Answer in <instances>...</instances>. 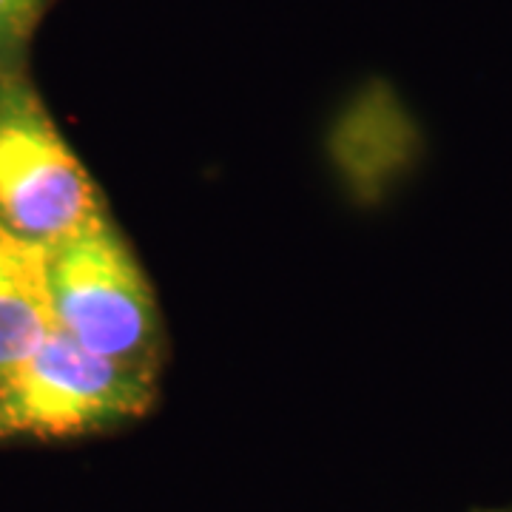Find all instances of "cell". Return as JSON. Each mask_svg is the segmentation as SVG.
Instances as JSON below:
<instances>
[{
	"instance_id": "cell-5",
	"label": "cell",
	"mask_w": 512,
	"mask_h": 512,
	"mask_svg": "<svg viewBox=\"0 0 512 512\" xmlns=\"http://www.w3.org/2000/svg\"><path fill=\"white\" fill-rule=\"evenodd\" d=\"M43 6L46 0H0V63H9L26 46Z\"/></svg>"
},
{
	"instance_id": "cell-4",
	"label": "cell",
	"mask_w": 512,
	"mask_h": 512,
	"mask_svg": "<svg viewBox=\"0 0 512 512\" xmlns=\"http://www.w3.org/2000/svg\"><path fill=\"white\" fill-rule=\"evenodd\" d=\"M55 328L46 248L0 222V382Z\"/></svg>"
},
{
	"instance_id": "cell-1",
	"label": "cell",
	"mask_w": 512,
	"mask_h": 512,
	"mask_svg": "<svg viewBox=\"0 0 512 512\" xmlns=\"http://www.w3.org/2000/svg\"><path fill=\"white\" fill-rule=\"evenodd\" d=\"M154 370L83 348L55 328L0 382V441L72 439L143 416Z\"/></svg>"
},
{
	"instance_id": "cell-2",
	"label": "cell",
	"mask_w": 512,
	"mask_h": 512,
	"mask_svg": "<svg viewBox=\"0 0 512 512\" xmlns=\"http://www.w3.org/2000/svg\"><path fill=\"white\" fill-rule=\"evenodd\" d=\"M46 276L57 328L100 356L154 365L160 339L154 293L103 211L46 248Z\"/></svg>"
},
{
	"instance_id": "cell-3",
	"label": "cell",
	"mask_w": 512,
	"mask_h": 512,
	"mask_svg": "<svg viewBox=\"0 0 512 512\" xmlns=\"http://www.w3.org/2000/svg\"><path fill=\"white\" fill-rule=\"evenodd\" d=\"M100 214L86 168L72 154L37 94L0 83V222L43 248Z\"/></svg>"
}]
</instances>
